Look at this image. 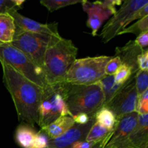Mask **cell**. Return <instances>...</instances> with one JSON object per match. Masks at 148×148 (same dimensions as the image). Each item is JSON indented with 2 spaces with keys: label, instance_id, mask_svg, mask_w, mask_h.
Returning a JSON list of instances; mask_svg holds the SVG:
<instances>
[{
  "label": "cell",
  "instance_id": "836d02e7",
  "mask_svg": "<svg viewBox=\"0 0 148 148\" xmlns=\"http://www.w3.org/2000/svg\"><path fill=\"white\" fill-rule=\"evenodd\" d=\"M111 134H112V133H111V134H110L109 135H108L107 137H106L105 139H103V140L100 141L99 143H96V144H95L92 148H104V147L106 146V145L107 143H108V142L109 141L110 138H111Z\"/></svg>",
  "mask_w": 148,
  "mask_h": 148
},
{
  "label": "cell",
  "instance_id": "4dcf8cb0",
  "mask_svg": "<svg viewBox=\"0 0 148 148\" xmlns=\"http://www.w3.org/2000/svg\"><path fill=\"white\" fill-rule=\"evenodd\" d=\"M134 43L137 46L141 48L142 49H147L148 46V32L141 33L139 36H137L135 40H134Z\"/></svg>",
  "mask_w": 148,
  "mask_h": 148
},
{
  "label": "cell",
  "instance_id": "8992f818",
  "mask_svg": "<svg viewBox=\"0 0 148 148\" xmlns=\"http://www.w3.org/2000/svg\"><path fill=\"white\" fill-rule=\"evenodd\" d=\"M63 116L72 117L64 99L62 83L46 85L39 106L37 124L43 128Z\"/></svg>",
  "mask_w": 148,
  "mask_h": 148
},
{
  "label": "cell",
  "instance_id": "cb8c5ba5",
  "mask_svg": "<svg viewBox=\"0 0 148 148\" xmlns=\"http://www.w3.org/2000/svg\"><path fill=\"white\" fill-rule=\"evenodd\" d=\"M134 82L139 97L148 90V70L139 69L134 75Z\"/></svg>",
  "mask_w": 148,
  "mask_h": 148
},
{
  "label": "cell",
  "instance_id": "30bf717a",
  "mask_svg": "<svg viewBox=\"0 0 148 148\" xmlns=\"http://www.w3.org/2000/svg\"><path fill=\"white\" fill-rule=\"evenodd\" d=\"M122 2V1L118 0H105L93 2L87 0L82 1V9L88 14L87 26L91 29L92 36L98 35L103 23L116 13V6L121 5Z\"/></svg>",
  "mask_w": 148,
  "mask_h": 148
},
{
  "label": "cell",
  "instance_id": "603a6c76",
  "mask_svg": "<svg viewBox=\"0 0 148 148\" xmlns=\"http://www.w3.org/2000/svg\"><path fill=\"white\" fill-rule=\"evenodd\" d=\"M81 2L82 1L79 0H42L40 1V4L44 6L50 12Z\"/></svg>",
  "mask_w": 148,
  "mask_h": 148
},
{
  "label": "cell",
  "instance_id": "44dd1931",
  "mask_svg": "<svg viewBox=\"0 0 148 148\" xmlns=\"http://www.w3.org/2000/svg\"><path fill=\"white\" fill-rule=\"evenodd\" d=\"M113 130H108L101 125L98 123L95 122L92 124L90 130L88 132L87 137L85 138V141L90 142V143H99L100 141L108 137L110 134H111Z\"/></svg>",
  "mask_w": 148,
  "mask_h": 148
},
{
  "label": "cell",
  "instance_id": "6da1fadb",
  "mask_svg": "<svg viewBox=\"0 0 148 148\" xmlns=\"http://www.w3.org/2000/svg\"><path fill=\"white\" fill-rule=\"evenodd\" d=\"M3 82L12 97L20 122L33 125L38 124V108L43 88L32 82L4 62Z\"/></svg>",
  "mask_w": 148,
  "mask_h": 148
},
{
  "label": "cell",
  "instance_id": "d6986e66",
  "mask_svg": "<svg viewBox=\"0 0 148 148\" xmlns=\"http://www.w3.org/2000/svg\"><path fill=\"white\" fill-rule=\"evenodd\" d=\"M101 85L104 95V104H106L109 102L114 97V95L120 90L122 88L123 85H119L115 82L114 75H106L101 80L98 82Z\"/></svg>",
  "mask_w": 148,
  "mask_h": 148
},
{
  "label": "cell",
  "instance_id": "83f0119b",
  "mask_svg": "<svg viewBox=\"0 0 148 148\" xmlns=\"http://www.w3.org/2000/svg\"><path fill=\"white\" fill-rule=\"evenodd\" d=\"M136 112L138 115L148 114V90L138 97Z\"/></svg>",
  "mask_w": 148,
  "mask_h": 148
},
{
  "label": "cell",
  "instance_id": "ac0fdd59",
  "mask_svg": "<svg viewBox=\"0 0 148 148\" xmlns=\"http://www.w3.org/2000/svg\"><path fill=\"white\" fill-rule=\"evenodd\" d=\"M36 134L33 125L23 123L16 129L14 138L16 143L20 147L30 148Z\"/></svg>",
  "mask_w": 148,
  "mask_h": 148
},
{
  "label": "cell",
  "instance_id": "9a60e30c",
  "mask_svg": "<svg viewBox=\"0 0 148 148\" xmlns=\"http://www.w3.org/2000/svg\"><path fill=\"white\" fill-rule=\"evenodd\" d=\"M145 50L137 46L134 40H130L123 47L116 48V56H119L122 64L128 66L132 69V73L135 75L139 70L137 63V56Z\"/></svg>",
  "mask_w": 148,
  "mask_h": 148
},
{
  "label": "cell",
  "instance_id": "277c9868",
  "mask_svg": "<svg viewBox=\"0 0 148 148\" xmlns=\"http://www.w3.org/2000/svg\"><path fill=\"white\" fill-rule=\"evenodd\" d=\"M111 56H99L77 59L66 73L65 82L72 85H89L106 76L105 66Z\"/></svg>",
  "mask_w": 148,
  "mask_h": 148
},
{
  "label": "cell",
  "instance_id": "1f68e13d",
  "mask_svg": "<svg viewBox=\"0 0 148 148\" xmlns=\"http://www.w3.org/2000/svg\"><path fill=\"white\" fill-rule=\"evenodd\" d=\"M91 118L92 117H90L88 115L85 114H82H82H78L72 116V119H73L75 124H80V125L88 124L90 121Z\"/></svg>",
  "mask_w": 148,
  "mask_h": 148
},
{
  "label": "cell",
  "instance_id": "3957f363",
  "mask_svg": "<svg viewBox=\"0 0 148 148\" xmlns=\"http://www.w3.org/2000/svg\"><path fill=\"white\" fill-rule=\"evenodd\" d=\"M64 99L72 116L85 114L93 117L103 106L104 95L99 82L89 85L62 83Z\"/></svg>",
  "mask_w": 148,
  "mask_h": 148
},
{
  "label": "cell",
  "instance_id": "ffe728a7",
  "mask_svg": "<svg viewBox=\"0 0 148 148\" xmlns=\"http://www.w3.org/2000/svg\"><path fill=\"white\" fill-rule=\"evenodd\" d=\"M95 122L98 123L101 125L108 130H113L116 124V119L115 116L108 108L102 107L94 116Z\"/></svg>",
  "mask_w": 148,
  "mask_h": 148
},
{
  "label": "cell",
  "instance_id": "9c48e42d",
  "mask_svg": "<svg viewBox=\"0 0 148 148\" xmlns=\"http://www.w3.org/2000/svg\"><path fill=\"white\" fill-rule=\"evenodd\" d=\"M138 95L134 82V75L123 85L114 98L103 107L109 109L116 121L127 114L136 112Z\"/></svg>",
  "mask_w": 148,
  "mask_h": 148
},
{
  "label": "cell",
  "instance_id": "e0dca14e",
  "mask_svg": "<svg viewBox=\"0 0 148 148\" xmlns=\"http://www.w3.org/2000/svg\"><path fill=\"white\" fill-rule=\"evenodd\" d=\"M13 17L9 14H0V44L12 43L15 33Z\"/></svg>",
  "mask_w": 148,
  "mask_h": 148
},
{
  "label": "cell",
  "instance_id": "2e32d148",
  "mask_svg": "<svg viewBox=\"0 0 148 148\" xmlns=\"http://www.w3.org/2000/svg\"><path fill=\"white\" fill-rule=\"evenodd\" d=\"M75 124L72 117L63 116L59 117L46 127L40 128V130L46 134L49 140H53L64 134Z\"/></svg>",
  "mask_w": 148,
  "mask_h": 148
},
{
  "label": "cell",
  "instance_id": "7402d4cb",
  "mask_svg": "<svg viewBox=\"0 0 148 148\" xmlns=\"http://www.w3.org/2000/svg\"><path fill=\"white\" fill-rule=\"evenodd\" d=\"M145 32H148V16L137 20L136 23H133L129 27H126L119 33V35L132 33L137 36Z\"/></svg>",
  "mask_w": 148,
  "mask_h": 148
},
{
  "label": "cell",
  "instance_id": "484cf974",
  "mask_svg": "<svg viewBox=\"0 0 148 148\" xmlns=\"http://www.w3.org/2000/svg\"><path fill=\"white\" fill-rule=\"evenodd\" d=\"M134 74L132 73V69L127 66L126 64H122L119 69H118L116 75H114V79H115V82L117 84L119 85H123Z\"/></svg>",
  "mask_w": 148,
  "mask_h": 148
},
{
  "label": "cell",
  "instance_id": "f546056e",
  "mask_svg": "<svg viewBox=\"0 0 148 148\" xmlns=\"http://www.w3.org/2000/svg\"><path fill=\"white\" fill-rule=\"evenodd\" d=\"M137 66L140 70H148V49L138 55L137 59Z\"/></svg>",
  "mask_w": 148,
  "mask_h": 148
},
{
  "label": "cell",
  "instance_id": "7c38bea8",
  "mask_svg": "<svg viewBox=\"0 0 148 148\" xmlns=\"http://www.w3.org/2000/svg\"><path fill=\"white\" fill-rule=\"evenodd\" d=\"M95 121L93 116L86 124L80 125L75 124L59 137L53 140H49L46 148H71L76 142L85 140L88 132Z\"/></svg>",
  "mask_w": 148,
  "mask_h": 148
},
{
  "label": "cell",
  "instance_id": "7a4b0ae2",
  "mask_svg": "<svg viewBox=\"0 0 148 148\" xmlns=\"http://www.w3.org/2000/svg\"><path fill=\"white\" fill-rule=\"evenodd\" d=\"M78 49L69 39L52 36L43 59V70L47 85L65 82L66 73L77 59Z\"/></svg>",
  "mask_w": 148,
  "mask_h": 148
},
{
  "label": "cell",
  "instance_id": "ba28073f",
  "mask_svg": "<svg viewBox=\"0 0 148 148\" xmlns=\"http://www.w3.org/2000/svg\"><path fill=\"white\" fill-rule=\"evenodd\" d=\"M146 4H148V0H126L123 1L119 10H116L103 27L100 35L101 41L106 43L119 36V33L132 22L133 13Z\"/></svg>",
  "mask_w": 148,
  "mask_h": 148
},
{
  "label": "cell",
  "instance_id": "d4e9b609",
  "mask_svg": "<svg viewBox=\"0 0 148 148\" xmlns=\"http://www.w3.org/2000/svg\"><path fill=\"white\" fill-rule=\"evenodd\" d=\"M24 3V0H0V14H11L17 12Z\"/></svg>",
  "mask_w": 148,
  "mask_h": 148
},
{
  "label": "cell",
  "instance_id": "4316f807",
  "mask_svg": "<svg viewBox=\"0 0 148 148\" xmlns=\"http://www.w3.org/2000/svg\"><path fill=\"white\" fill-rule=\"evenodd\" d=\"M121 65H122V62L119 56H116V55L115 56H111L105 66L106 75H108V76L115 75Z\"/></svg>",
  "mask_w": 148,
  "mask_h": 148
},
{
  "label": "cell",
  "instance_id": "f1b7e54d",
  "mask_svg": "<svg viewBox=\"0 0 148 148\" xmlns=\"http://www.w3.org/2000/svg\"><path fill=\"white\" fill-rule=\"evenodd\" d=\"M49 140V138L46 134L40 130L38 132H36L30 148H46Z\"/></svg>",
  "mask_w": 148,
  "mask_h": 148
},
{
  "label": "cell",
  "instance_id": "4fadbf2b",
  "mask_svg": "<svg viewBox=\"0 0 148 148\" xmlns=\"http://www.w3.org/2000/svg\"><path fill=\"white\" fill-rule=\"evenodd\" d=\"M16 29L38 34L49 36H60L58 31V23H40L20 14L18 12L12 13Z\"/></svg>",
  "mask_w": 148,
  "mask_h": 148
},
{
  "label": "cell",
  "instance_id": "5b68a950",
  "mask_svg": "<svg viewBox=\"0 0 148 148\" xmlns=\"http://www.w3.org/2000/svg\"><path fill=\"white\" fill-rule=\"evenodd\" d=\"M0 62L8 64L40 88L47 85L43 69L10 43L0 44Z\"/></svg>",
  "mask_w": 148,
  "mask_h": 148
},
{
  "label": "cell",
  "instance_id": "d6a6232c",
  "mask_svg": "<svg viewBox=\"0 0 148 148\" xmlns=\"http://www.w3.org/2000/svg\"><path fill=\"white\" fill-rule=\"evenodd\" d=\"M95 144L96 143H90V142H87L85 140H81V141H78L74 143L71 148H92Z\"/></svg>",
  "mask_w": 148,
  "mask_h": 148
},
{
  "label": "cell",
  "instance_id": "52a82bcc",
  "mask_svg": "<svg viewBox=\"0 0 148 148\" xmlns=\"http://www.w3.org/2000/svg\"><path fill=\"white\" fill-rule=\"evenodd\" d=\"M51 36L15 29L14 38L10 44L43 69L45 52Z\"/></svg>",
  "mask_w": 148,
  "mask_h": 148
},
{
  "label": "cell",
  "instance_id": "5bb4252c",
  "mask_svg": "<svg viewBox=\"0 0 148 148\" xmlns=\"http://www.w3.org/2000/svg\"><path fill=\"white\" fill-rule=\"evenodd\" d=\"M137 119L138 114L137 112H132L118 120L106 145H112L125 140L135 128Z\"/></svg>",
  "mask_w": 148,
  "mask_h": 148
},
{
  "label": "cell",
  "instance_id": "e575fe53",
  "mask_svg": "<svg viewBox=\"0 0 148 148\" xmlns=\"http://www.w3.org/2000/svg\"><path fill=\"white\" fill-rule=\"evenodd\" d=\"M25 148H28V147H25Z\"/></svg>",
  "mask_w": 148,
  "mask_h": 148
},
{
  "label": "cell",
  "instance_id": "8fae6325",
  "mask_svg": "<svg viewBox=\"0 0 148 148\" xmlns=\"http://www.w3.org/2000/svg\"><path fill=\"white\" fill-rule=\"evenodd\" d=\"M104 148H148V114L138 115L135 128L125 140Z\"/></svg>",
  "mask_w": 148,
  "mask_h": 148
}]
</instances>
